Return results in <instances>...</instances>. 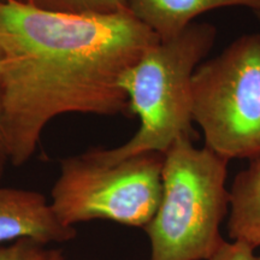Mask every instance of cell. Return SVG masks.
I'll return each instance as SVG.
<instances>
[{"label":"cell","instance_id":"obj_1","mask_svg":"<svg viewBox=\"0 0 260 260\" xmlns=\"http://www.w3.org/2000/svg\"><path fill=\"white\" fill-rule=\"evenodd\" d=\"M160 41L123 10L68 15L0 3V87L10 164L35 153L41 133L64 113L130 117L121 76Z\"/></svg>","mask_w":260,"mask_h":260},{"label":"cell","instance_id":"obj_2","mask_svg":"<svg viewBox=\"0 0 260 260\" xmlns=\"http://www.w3.org/2000/svg\"><path fill=\"white\" fill-rule=\"evenodd\" d=\"M217 31L207 22H193L177 37L159 41L119 80L140 128L116 148H94L87 158L111 165L134 155L164 154L178 139L191 138V81L197 68L212 50Z\"/></svg>","mask_w":260,"mask_h":260},{"label":"cell","instance_id":"obj_3","mask_svg":"<svg viewBox=\"0 0 260 260\" xmlns=\"http://www.w3.org/2000/svg\"><path fill=\"white\" fill-rule=\"evenodd\" d=\"M228 164L191 138L178 139L165 152L160 201L144 229L149 260H207L219 248L229 212Z\"/></svg>","mask_w":260,"mask_h":260},{"label":"cell","instance_id":"obj_4","mask_svg":"<svg viewBox=\"0 0 260 260\" xmlns=\"http://www.w3.org/2000/svg\"><path fill=\"white\" fill-rule=\"evenodd\" d=\"M191 104L205 147L229 161L260 155V34L237 38L197 68Z\"/></svg>","mask_w":260,"mask_h":260},{"label":"cell","instance_id":"obj_5","mask_svg":"<svg viewBox=\"0 0 260 260\" xmlns=\"http://www.w3.org/2000/svg\"><path fill=\"white\" fill-rule=\"evenodd\" d=\"M164 154L149 152L111 165L83 153L60 161L51 191V207L61 224L75 228L90 220H110L142 228L149 223L161 197Z\"/></svg>","mask_w":260,"mask_h":260},{"label":"cell","instance_id":"obj_6","mask_svg":"<svg viewBox=\"0 0 260 260\" xmlns=\"http://www.w3.org/2000/svg\"><path fill=\"white\" fill-rule=\"evenodd\" d=\"M76 229L59 222L51 204L34 190L0 187V245L30 239L45 245L69 242Z\"/></svg>","mask_w":260,"mask_h":260},{"label":"cell","instance_id":"obj_7","mask_svg":"<svg viewBox=\"0 0 260 260\" xmlns=\"http://www.w3.org/2000/svg\"><path fill=\"white\" fill-rule=\"evenodd\" d=\"M130 14L160 41L177 37L205 12L243 6L255 10L260 0H126Z\"/></svg>","mask_w":260,"mask_h":260},{"label":"cell","instance_id":"obj_8","mask_svg":"<svg viewBox=\"0 0 260 260\" xmlns=\"http://www.w3.org/2000/svg\"><path fill=\"white\" fill-rule=\"evenodd\" d=\"M226 229L230 240L260 246V155L234 178L229 189Z\"/></svg>","mask_w":260,"mask_h":260},{"label":"cell","instance_id":"obj_9","mask_svg":"<svg viewBox=\"0 0 260 260\" xmlns=\"http://www.w3.org/2000/svg\"><path fill=\"white\" fill-rule=\"evenodd\" d=\"M41 11L68 15L113 14L128 10L126 0H3Z\"/></svg>","mask_w":260,"mask_h":260},{"label":"cell","instance_id":"obj_10","mask_svg":"<svg viewBox=\"0 0 260 260\" xmlns=\"http://www.w3.org/2000/svg\"><path fill=\"white\" fill-rule=\"evenodd\" d=\"M60 249L35 240L22 239L10 245H0V260H65Z\"/></svg>","mask_w":260,"mask_h":260},{"label":"cell","instance_id":"obj_11","mask_svg":"<svg viewBox=\"0 0 260 260\" xmlns=\"http://www.w3.org/2000/svg\"><path fill=\"white\" fill-rule=\"evenodd\" d=\"M207 260H258L255 248L245 242L224 240L219 248Z\"/></svg>","mask_w":260,"mask_h":260},{"label":"cell","instance_id":"obj_12","mask_svg":"<svg viewBox=\"0 0 260 260\" xmlns=\"http://www.w3.org/2000/svg\"><path fill=\"white\" fill-rule=\"evenodd\" d=\"M3 0H0L2 3ZM10 164L8 149H6L5 138H4V128H3V116H2V87H0V181L4 176L6 167Z\"/></svg>","mask_w":260,"mask_h":260},{"label":"cell","instance_id":"obj_13","mask_svg":"<svg viewBox=\"0 0 260 260\" xmlns=\"http://www.w3.org/2000/svg\"><path fill=\"white\" fill-rule=\"evenodd\" d=\"M253 11L255 12V15H256V17L259 18V21H260V4L256 6V9L255 10H253Z\"/></svg>","mask_w":260,"mask_h":260},{"label":"cell","instance_id":"obj_14","mask_svg":"<svg viewBox=\"0 0 260 260\" xmlns=\"http://www.w3.org/2000/svg\"><path fill=\"white\" fill-rule=\"evenodd\" d=\"M258 260H260V255H258Z\"/></svg>","mask_w":260,"mask_h":260},{"label":"cell","instance_id":"obj_15","mask_svg":"<svg viewBox=\"0 0 260 260\" xmlns=\"http://www.w3.org/2000/svg\"><path fill=\"white\" fill-rule=\"evenodd\" d=\"M65 260H67V259H65Z\"/></svg>","mask_w":260,"mask_h":260}]
</instances>
